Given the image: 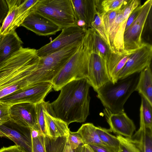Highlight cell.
I'll use <instances>...</instances> for the list:
<instances>
[{
    "mask_svg": "<svg viewBox=\"0 0 152 152\" xmlns=\"http://www.w3.org/2000/svg\"><path fill=\"white\" fill-rule=\"evenodd\" d=\"M39 60L37 50L22 47L0 62V99L31 88L29 77Z\"/></svg>",
    "mask_w": 152,
    "mask_h": 152,
    "instance_id": "1",
    "label": "cell"
},
{
    "mask_svg": "<svg viewBox=\"0 0 152 152\" xmlns=\"http://www.w3.org/2000/svg\"><path fill=\"white\" fill-rule=\"evenodd\" d=\"M90 86L86 78L65 85L57 99L50 103L51 115L68 125L72 122H85L89 115Z\"/></svg>",
    "mask_w": 152,
    "mask_h": 152,
    "instance_id": "2",
    "label": "cell"
},
{
    "mask_svg": "<svg viewBox=\"0 0 152 152\" xmlns=\"http://www.w3.org/2000/svg\"><path fill=\"white\" fill-rule=\"evenodd\" d=\"M140 72L118 79L114 83L108 82L96 91L103 105L113 113L124 112V106L132 94L136 91Z\"/></svg>",
    "mask_w": 152,
    "mask_h": 152,
    "instance_id": "3",
    "label": "cell"
},
{
    "mask_svg": "<svg viewBox=\"0 0 152 152\" xmlns=\"http://www.w3.org/2000/svg\"><path fill=\"white\" fill-rule=\"evenodd\" d=\"M91 51L85 35L78 49L54 77L52 82L56 91L73 80L87 78L90 54Z\"/></svg>",
    "mask_w": 152,
    "mask_h": 152,
    "instance_id": "4",
    "label": "cell"
},
{
    "mask_svg": "<svg viewBox=\"0 0 152 152\" xmlns=\"http://www.w3.org/2000/svg\"><path fill=\"white\" fill-rule=\"evenodd\" d=\"M83 40L49 55L38 57L37 68L29 76L31 86L40 83H51L61 69L78 49Z\"/></svg>",
    "mask_w": 152,
    "mask_h": 152,
    "instance_id": "5",
    "label": "cell"
},
{
    "mask_svg": "<svg viewBox=\"0 0 152 152\" xmlns=\"http://www.w3.org/2000/svg\"><path fill=\"white\" fill-rule=\"evenodd\" d=\"M34 11L61 30L75 25L71 0H39Z\"/></svg>",
    "mask_w": 152,
    "mask_h": 152,
    "instance_id": "6",
    "label": "cell"
},
{
    "mask_svg": "<svg viewBox=\"0 0 152 152\" xmlns=\"http://www.w3.org/2000/svg\"><path fill=\"white\" fill-rule=\"evenodd\" d=\"M152 6V0H148L145 2L141 5L136 18L125 30L124 35V50L133 53L143 43L142 39V33Z\"/></svg>",
    "mask_w": 152,
    "mask_h": 152,
    "instance_id": "7",
    "label": "cell"
},
{
    "mask_svg": "<svg viewBox=\"0 0 152 152\" xmlns=\"http://www.w3.org/2000/svg\"><path fill=\"white\" fill-rule=\"evenodd\" d=\"M54 40L37 50V55L41 57L49 55L83 40L86 30L76 25L62 29Z\"/></svg>",
    "mask_w": 152,
    "mask_h": 152,
    "instance_id": "8",
    "label": "cell"
},
{
    "mask_svg": "<svg viewBox=\"0 0 152 152\" xmlns=\"http://www.w3.org/2000/svg\"><path fill=\"white\" fill-rule=\"evenodd\" d=\"M52 88L51 83H40L21 92L4 97L0 99V102L11 106L24 103L37 104L44 101Z\"/></svg>",
    "mask_w": 152,
    "mask_h": 152,
    "instance_id": "9",
    "label": "cell"
},
{
    "mask_svg": "<svg viewBox=\"0 0 152 152\" xmlns=\"http://www.w3.org/2000/svg\"><path fill=\"white\" fill-rule=\"evenodd\" d=\"M152 58V46L144 42L142 46L132 53L120 71L118 80L136 73L140 72L150 66Z\"/></svg>",
    "mask_w": 152,
    "mask_h": 152,
    "instance_id": "10",
    "label": "cell"
},
{
    "mask_svg": "<svg viewBox=\"0 0 152 152\" xmlns=\"http://www.w3.org/2000/svg\"><path fill=\"white\" fill-rule=\"evenodd\" d=\"M87 79L96 92L106 83L111 81L105 60L97 53L91 51Z\"/></svg>",
    "mask_w": 152,
    "mask_h": 152,
    "instance_id": "11",
    "label": "cell"
},
{
    "mask_svg": "<svg viewBox=\"0 0 152 152\" xmlns=\"http://www.w3.org/2000/svg\"><path fill=\"white\" fill-rule=\"evenodd\" d=\"M0 131L26 152H32L31 129L10 121L0 126Z\"/></svg>",
    "mask_w": 152,
    "mask_h": 152,
    "instance_id": "12",
    "label": "cell"
},
{
    "mask_svg": "<svg viewBox=\"0 0 152 152\" xmlns=\"http://www.w3.org/2000/svg\"><path fill=\"white\" fill-rule=\"evenodd\" d=\"M10 121L38 131L36 104L24 103L13 105L10 108Z\"/></svg>",
    "mask_w": 152,
    "mask_h": 152,
    "instance_id": "13",
    "label": "cell"
},
{
    "mask_svg": "<svg viewBox=\"0 0 152 152\" xmlns=\"http://www.w3.org/2000/svg\"><path fill=\"white\" fill-rule=\"evenodd\" d=\"M75 25L86 30L97 12V0H71Z\"/></svg>",
    "mask_w": 152,
    "mask_h": 152,
    "instance_id": "14",
    "label": "cell"
},
{
    "mask_svg": "<svg viewBox=\"0 0 152 152\" xmlns=\"http://www.w3.org/2000/svg\"><path fill=\"white\" fill-rule=\"evenodd\" d=\"M103 113L110 126L111 132L128 138L132 136L136 126L132 120L124 112L114 113L105 108Z\"/></svg>",
    "mask_w": 152,
    "mask_h": 152,
    "instance_id": "15",
    "label": "cell"
},
{
    "mask_svg": "<svg viewBox=\"0 0 152 152\" xmlns=\"http://www.w3.org/2000/svg\"><path fill=\"white\" fill-rule=\"evenodd\" d=\"M21 26L42 36L55 35L61 30L58 26L34 11L26 18Z\"/></svg>",
    "mask_w": 152,
    "mask_h": 152,
    "instance_id": "16",
    "label": "cell"
},
{
    "mask_svg": "<svg viewBox=\"0 0 152 152\" xmlns=\"http://www.w3.org/2000/svg\"><path fill=\"white\" fill-rule=\"evenodd\" d=\"M123 6L116 15L108 36L109 46L112 52L118 53L124 50V35L127 20L123 18Z\"/></svg>",
    "mask_w": 152,
    "mask_h": 152,
    "instance_id": "17",
    "label": "cell"
},
{
    "mask_svg": "<svg viewBox=\"0 0 152 152\" xmlns=\"http://www.w3.org/2000/svg\"><path fill=\"white\" fill-rule=\"evenodd\" d=\"M133 53L125 50L118 53L110 51L105 61L110 81L113 83H114L118 81L120 71Z\"/></svg>",
    "mask_w": 152,
    "mask_h": 152,
    "instance_id": "18",
    "label": "cell"
},
{
    "mask_svg": "<svg viewBox=\"0 0 152 152\" xmlns=\"http://www.w3.org/2000/svg\"><path fill=\"white\" fill-rule=\"evenodd\" d=\"M23 43L15 30L2 35L0 39V62L19 50Z\"/></svg>",
    "mask_w": 152,
    "mask_h": 152,
    "instance_id": "19",
    "label": "cell"
},
{
    "mask_svg": "<svg viewBox=\"0 0 152 152\" xmlns=\"http://www.w3.org/2000/svg\"><path fill=\"white\" fill-rule=\"evenodd\" d=\"M44 117L46 135L55 138L69 135L70 130L65 122L51 115L47 110L44 111Z\"/></svg>",
    "mask_w": 152,
    "mask_h": 152,
    "instance_id": "20",
    "label": "cell"
},
{
    "mask_svg": "<svg viewBox=\"0 0 152 152\" xmlns=\"http://www.w3.org/2000/svg\"><path fill=\"white\" fill-rule=\"evenodd\" d=\"M136 91L152 105V75L150 66L140 72Z\"/></svg>",
    "mask_w": 152,
    "mask_h": 152,
    "instance_id": "21",
    "label": "cell"
},
{
    "mask_svg": "<svg viewBox=\"0 0 152 152\" xmlns=\"http://www.w3.org/2000/svg\"><path fill=\"white\" fill-rule=\"evenodd\" d=\"M68 136L55 138L45 136L46 152H79L82 145L75 149L72 148L68 142Z\"/></svg>",
    "mask_w": 152,
    "mask_h": 152,
    "instance_id": "22",
    "label": "cell"
},
{
    "mask_svg": "<svg viewBox=\"0 0 152 152\" xmlns=\"http://www.w3.org/2000/svg\"><path fill=\"white\" fill-rule=\"evenodd\" d=\"M130 138L141 152H152V129L140 127Z\"/></svg>",
    "mask_w": 152,
    "mask_h": 152,
    "instance_id": "23",
    "label": "cell"
},
{
    "mask_svg": "<svg viewBox=\"0 0 152 152\" xmlns=\"http://www.w3.org/2000/svg\"><path fill=\"white\" fill-rule=\"evenodd\" d=\"M39 0H22L19 6L15 20L11 27L10 32L15 30L21 26L26 18L34 10L35 7Z\"/></svg>",
    "mask_w": 152,
    "mask_h": 152,
    "instance_id": "24",
    "label": "cell"
},
{
    "mask_svg": "<svg viewBox=\"0 0 152 152\" xmlns=\"http://www.w3.org/2000/svg\"><path fill=\"white\" fill-rule=\"evenodd\" d=\"M96 128L92 123H87L82 124L77 132L81 136L84 144L106 145L100 139Z\"/></svg>",
    "mask_w": 152,
    "mask_h": 152,
    "instance_id": "25",
    "label": "cell"
},
{
    "mask_svg": "<svg viewBox=\"0 0 152 152\" xmlns=\"http://www.w3.org/2000/svg\"><path fill=\"white\" fill-rule=\"evenodd\" d=\"M9 8L8 13L1 27V34L4 35L10 32L16 16L18 7L22 0H6Z\"/></svg>",
    "mask_w": 152,
    "mask_h": 152,
    "instance_id": "26",
    "label": "cell"
},
{
    "mask_svg": "<svg viewBox=\"0 0 152 152\" xmlns=\"http://www.w3.org/2000/svg\"><path fill=\"white\" fill-rule=\"evenodd\" d=\"M140 108V128L152 129V105L141 96Z\"/></svg>",
    "mask_w": 152,
    "mask_h": 152,
    "instance_id": "27",
    "label": "cell"
},
{
    "mask_svg": "<svg viewBox=\"0 0 152 152\" xmlns=\"http://www.w3.org/2000/svg\"><path fill=\"white\" fill-rule=\"evenodd\" d=\"M91 51L97 53L105 61L110 52L108 45L93 29Z\"/></svg>",
    "mask_w": 152,
    "mask_h": 152,
    "instance_id": "28",
    "label": "cell"
},
{
    "mask_svg": "<svg viewBox=\"0 0 152 152\" xmlns=\"http://www.w3.org/2000/svg\"><path fill=\"white\" fill-rule=\"evenodd\" d=\"M38 131L39 134L46 135L45 117L44 111L47 110L48 113L51 115L52 113L50 107V103L49 101L45 102L44 101L36 104Z\"/></svg>",
    "mask_w": 152,
    "mask_h": 152,
    "instance_id": "29",
    "label": "cell"
},
{
    "mask_svg": "<svg viewBox=\"0 0 152 152\" xmlns=\"http://www.w3.org/2000/svg\"><path fill=\"white\" fill-rule=\"evenodd\" d=\"M129 0H97V12L105 13L110 11H118Z\"/></svg>",
    "mask_w": 152,
    "mask_h": 152,
    "instance_id": "30",
    "label": "cell"
},
{
    "mask_svg": "<svg viewBox=\"0 0 152 152\" xmlns=\"http://www.w3.org/2000/svg\"><path fill=\"white\" fill-rule=\"evenodd\" d=\"M96 129L100 139L104 144L110 147L119 148V141L116 137L110 133L109 129L98 126L96 127Z\"/></svg>",
    "mask_w": 152,
    "mask_h": 152,
    "instance_id": "31",
    "label": "cell"
},
{
    "mask_svg": "<svg viewBox=\"0 0 152 152\" xmlns=\"http://www.w3.org/2000/svg\"><path fill=\"white\" fill-rule=\"evenodd\" d=\"M104 13L97 12L91 23V28L96 31L109 46V42L103 24V15Z\"/></svg>",
    "mask_w": 152,
    "mask_h": 152,
    "instance_id": "32",
    "label": "cell"
},
{
    "mask_svg": "<svg viewBox=\"0 0 152 152\" xmlns=\"http://www.w3.org/2000/svg\"><path fill=\"white\" fill-rule=\"evenodd\" d=\"M116 137L120 143V152H141L130 138L125 137L120 135H117Z\"/></svg>",
    "mask_w": 152,
    "mask_h": 152,
    "instance_id": "33",
    "label": "cell"
},
{
    "mask_svg": "<svg viewBox=\"0 0 152 152\" xmlns=\"http://www.w3.org/2000/svg\"><path fill=\"white\" fill-rule=\"evenodd\" d=\"M118 11H110L104 13L103 15V24L107 39L111 26Z\"/></svg>",
    "mask_w": 152,
    "mask_h": 152,
    "instance_id": "34",
    "label": "cell"
},
{
    "mask_svg": "<svg viewBox=\"0 0 152 152\" xmlns=\"http://www.w3.org/2000/svg\"><path fill=\"white\" fill-rule=\"evenodd\" d=\"M67 140L68 144L73 149L84 144L81 136L77 132H73L70 131L68 136Z\"/></svg>",
    "mask_w": 152,
    "mask_h": 152,
    "instance_id": "35",
    "label": "cell"
},
{
    "mask_svg": "<svg viewBox=\"0 0 152 152\" xmlns=\"http://www.w3.org/2000/svg\"><path fill=\"white\" fill-rule=\"evenodd\" d=\"M39 134L32 138V152H46L44 143V136Z\"/></svg>",
    "mask_w": 152,
    "mask_h": 152,
    "instance_id": "36",
    "label": "cell"
},
{
    "mask_svg": "<svg viewBox=\"0 0 152 152\" xmlns=\"http://www.w3.org/2000/svg\"><path fill=\"white\" fill-rule=\"evenodd\" d=\"M11 106L0 102V126L10 121V108Z\"/></svg>",
    "mask_w": 152,
    "mask_h": 152,
    "instance_id": "37",
    "label": "cell"
},
{
    "mask_svg": "<svg viewBox=\"0 0 152 152\" xmlns=\"http://www.w3.org/2000/svg\"><path fill=\"white\" fill-rule=\"evenodd\" d=\"M96 152H120L119 148L99 144L89 145Z\"/></svg>",
    "mask_w": 152,
    "mask_h": 152,
    "instance_id": "38",
    "label": "cell"
},
{
    "mask_svg": "<svg viewBox=\"0 0 152 152\" xmlns=\"http://www.w3.org/2000/svg\"><path fill=\"white\" fill-rule=\"evenodd\" d=\"M8 11V7L6 0H0V24L3 22Z\"/></svg>",
    "mask_w": 152,
    "mask_h": 152,
    "instance_id": "39",
    "label": "cell"
},
{
    "mask_svg": "<svg viewBox=\"0 0 152 152\" xmlns=\"http://www.w3.org/2000/svg\"><path fill=\"white\" fill-rule=\"evenodd\" d=\"M140 5L131 14L127 21L125 30L128 28L136 18L138 15L141 8Z\"/></svg>",
    "mask_w": 152,
    "mask_h": 152,
    "instance_id": "40",
    "label": "cell"
},
{
    "mask_svg": "<svg viewBox=\"0 0 152 152\" xmlns=\"http://www.w3.org/2000/svg\"><path fill=\"white\" fill-rule=\"evenodd\" d=\"M0 152H26L20 146L16 145L7 147H3L0 149Z\"/></svg>",
    "mask_w": 152,
    "mask_h": 152,
    "instance_id": "41",
    "label": "cell"
},
{
    "mask_svg": "<svg viewBox=\"0 0 152 152\" xmlns=\"http://www.w3.org/2000/svg\"><path fill=\"white\" fill-rule=\"evenodd\" d=\"M80 152H96L89 145L84 144L81 145Z\"/></svg>",
    "mask_w": 152,
    "mask_h": 152,
    "instance_id": "42",
    "label": "cell"
},
{
    "mask_svg": "<svg viewBox=\"0 0 152 152\" xmlns=\"http://www.w3.org/2000/svg\"><path fill=\"white\" fill-rule=\"evenodd\" d=\"M39 134L38 131L33 129H31V135L32 138H34L37 137Z\"/></svg>",
    "mask_w": 152,
    "mask_h": 152,
    "instance_id": "43",
    "label": "cell"
},
{
    "mask_svg": "<svg viewBox=\"0 0 152 152\" xmlns=\"http://www.w3.org/2000/svg\"><path fill=\"white\" fill-rule=\"evenodd\" d=\"M0 137H3L7 138L6 135L1 131H0Z\"/></svg>",
    "mask_w": 152,
    "mask_h": 152,
    "instance_id": "44",
    "label": "cell"
},
{
    "mask_svg": "<svg viewBox=\"0 0 152 152\" xmlns=\"http://www.w3.org/2000/svg\"><path fill=\"white\" fill-rule=\"evenodd\" d=\"M1 27V26H0V39L2 36V35L1 33V31H0Z\"/></svg>",
    "mask_w": 152,
    "mask_h": 152,
    "instance_id": "45",
    "label": "cell"
}]
</instances>
